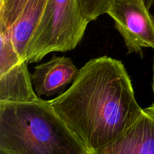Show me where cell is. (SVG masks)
<instances>
[{"label":"cell","instance_id":"obj_7","mask_svg":"<svg viewBox=\"0 0 154 154\" xmlns=\"http://www.w3.org/2000/svg\"><path fill=\"white\" fill-rule=\"evenodd\" d=\"M28 63L20 60L0 70V102L21 103L41 99L35 92Z\"/></svg>","mask_w":154,"mask_h":154},{"label":"cell","instance_id":"obj_1","mask_svg":"<svg viewBox=\"0 0 154 154\" xmlns=\"http://www.w3.org/2000/svg\"><path fill=\"white\" fill-rule=\"evenodd\" d=\"M50 102L90 153L117 138L143 111L124 65L108 56L87 62L71 87Z\"/></svg>","mask_w":154,"mask_h":154},{"label":"cell","instance_id":"obj_10","mask_svg":"<svg viewBox=\"0 0 154 154\" xmlns=\"http://www.w3.org/2000/svg\"><path fill=\"white\" fill-rule=\"evenodd\" d=\"M112 0H79L82 16L88 23L107 14Z\"/></svg>","mask_w":154,"mask_h":154},{"label":"cell","instance_id":"obj_9","mask_svg":"<svg viewBox=\"0 0 154 154\" xmlns=\"http://www.w3.org/2000/svg\"><path fill=\"white\" fill-rule=\"evenodd\" d=\"M30 0H0V23L7 28L14 23Z\"/></svg>","mask_w":154,"mask_h":154},{"label":"cell","instance_id":"obj_6","mask_svg":"<svg viewBox=\"0 0 154 154\" xmlns=\"http://www.w3.org/2000/svg\"><path fill=\"white\" fill-rule=\"evenodd\" d=\"M79 70L69 57L54 55L49 61L34 68L31 79L35 92L39 97L63 94L76 79Z\"/></svg>","mask_w":154,"mask_h":154},{"label":"cell","instance_id":"obj_5","mask_svg":"<svg viewBox=\"0 0 154 154\" xmlns=\"http://www.w3.org/2000/svg\"><path fill=\"white\" fill-rule=\"evenodd\" d=\"M91 154H154V113L143 109L123 133Z\"/></svg>","mask_w":154,"mask_h":154},{"label":"cell","instance_id":"obj_2","mask_svg":"<svg viewBox=\"0 0 154 154\" xmlns=\"http://www.w3.org/2000/svg\"><path fill=\"white\" fill-rule=\"evenodd\" d=\"M0 154H91L50 101L0 102Z\"/></svg>","mask_w":154,"mask_h":154},{"label":"cell","instance_id":"obj_12","mask_svg":"<svg viewBox=\"0 0 154 154\" xmlns=\"http://www.w3.org/2000/svg\"><path fill=\"white\" fill-rule=\"evenodd\" d=\"M150 3H151V5H154V0H150Z\"/></svg>","mask_w":154,"mask_h":154},{"label":"cell","instance_id":"obj_8","mask_svg":"<svg viewBox=\"0 0 154 154\" xmlns=\"http://www.w3.org/2000/svg\"><path fill=\"white\" fill-rule=\"evenodd\" d=\"M46 3L47 0H30L17 19L8 28L15 50L22 60H26L27 46Z\"/></svg>","mask_w":154,"mask_h":154},{"label":"cell","instance_id":"obj_11","mask_svg":"<svg viewBox=\"0 0 154 154\" xmlns=\"http://www.w3.org/2000/svg\"><path fill=\"white\" fill-rule=\"evenodd\" d=\"M152 89H153V93L154 96V57H153V83H152ZM148 108L150 111H151L152 112L154 113V99L153 102L152 103V105L150 107H148Z\"/></svg>","mask_w":154,"mask_h":154},{"label":"cell","instance_id":"obj_3","mask_svg":"<svg viewBox=\"0 0 154 154\" xmlns=\"http://www.w3.org/2000/svg\"><path fill=\"white\" fill-rule=\"evenodd\" d=\"M88 23L81 14L79 0H47L27 46L26 60L37 63L50 53L75 49Z\"/></svg>","mask_w":154,"mask_h":154},{"label":"cell","instance_id":"obj_4","mask_svg":"<svg viewBox=\"0 0 154 154\" xmlns=\"http://www.w3.org/2000/svg\"><path fill=\"white\" fill-rule=\"evenodd\" d=\"M150 0H112L107 14L114 20L129 54L154 50V16Z\"/></svg>","mask_w":154,"mask_h":154}]
</instances>
